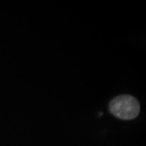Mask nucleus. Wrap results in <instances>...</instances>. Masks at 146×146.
Here are the masks:
<instances>
[{"label":"nucleus","mask_w":146,"mask_h":146,"mask_svg":"<svg viewBox=\"0 0 146 146\" xmlns=\"http://www.w3.org/2000/svg\"><path fill=\"white\" fill-rule=\"evenodd\" d=\"M109 110L114 116L123 120H133L138 116L140 104L135 97L120 95L111 100Z\"/></svg>","instance_id":"1"}]
</instances>
